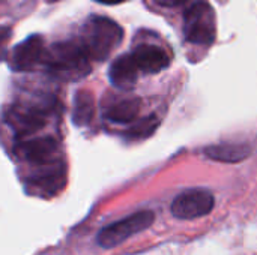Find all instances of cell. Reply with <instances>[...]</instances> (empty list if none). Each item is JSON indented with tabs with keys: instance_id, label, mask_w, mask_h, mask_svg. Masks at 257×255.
Wrapping results in <instances>:
<instances>
[{
	"instance_id": "1",
	"label": "cell",
	"mask_w": 257,
	"mask_h": 255,
	"mask_svg": "<svg viewBox=\"0 0 257 255\" xmlns=\"http://www.w3.org/2000/svg\"><path fill=\"white\" fill-rule=\"evenodd\" d=\"M47 72L62 81H78L90 72V57L81 42L63 41L53 44L44 54Z\"/></svg>"
},
{
	"instance_id": "2",
	"label": "cell",
	"mask_w": 257,
	"mask_h": 255,
	"mask_svg": "<svg viewBox=\"0 0 257 255\" xmlns=\"http://www.w3.org/2000/svg\"><path fill=\"white\" fill-rule=\"evenodd\" d=\"M123 29L111 18L93 15L83 27V41L87 54L96 62H104L122 44Z\"/></svg>"
},
{
	"instance_id": "3",
	"label": "cell",
	"mask_w": 257,
	"mask_h": 255,
	"mask_svg": "<svg viewBox=\"0 0 257 255\" xmlns=\"http://www.w3.org/2000/svg\"><path fill=\"white\" fill-rule=\"evenodd\" d=\"M185 39L196 45L211 47L217 38V17L212 6L206 2H197L188 8L184 15Z\"/></svg>"
},
{
	"instance_id": "4",
	"label": "cell",
	"mask_w": 257,
	"mask_h": 255,
	"mask_svg": "<svg viewBox=\"0 0 257 255\" xmlns=\"http://www.w3.org/2000/svg\"><path fill=\"white\" fill-rule=\"evenodd\" d=\"M155 221V215L152 210H140L136 212L117 222H113L107 227H104L98 236L96 242L101 248L110 249L114 246L122 245L125 240L133 237L134 234H139L149 228Z\"/></svg>"
},
{
	"instance_id": "5",
	"label": "cell",
	"mask_w": 257,
	"mask_h": 255,
	"mask_svg": "<svg viewBox=\"0 0 257 255\" xmlns=\"http://www.w3.org/2000/svg\"><path fill=\"white\" fill-rule=\"evenodd\" d=\"M214 195L206 189H190L179 194L172 203V215L178 219H197L212 212Z\"/></svg>"
},
{
	"instance_id": "6",
	"label": "cell",
	"mask_w": 257,
	"mask_h": 255,
	"mask_svg": "<svg viewBox=\"0 0 257 255\" xmlns=\"http://www.w3.org/2000/svg\"><path fill=\"white\" fill-rule=\"evenodd\" d=\"M45 54L44 38L41 35H30L14 47L9 57V66L15 72H27L42 63Z\"/></svg>"
},
{
	"instance_id": "7",
	"label": "cell",
	"mask_w": 257,
	"mask_h": 255,
	"mask_svg": "<svg viewBox=\"0 0 257 255\" xmlns=\"http://www.w3.org/2000/svg\"><path fill=\"white\" fill-rule=\"evenodd\" d=\"M57 141L51 137H39L29 141H24L20 144L18 150L23 159L44 167L57 162L56 153H57Z\"/></svg>"
},
{
	"instance_id": "8",
	"label": "cell",
	"mask_w": 257,
	"mask_h": 255,
	"mask_svg": "<svg viewBox=\"0 0 257 255\" xmlns=\"http://www.w3.org/2000/svg\"><path fill=\"white\" fill-rule=\"evenodd\" d=\"M133 60L137 65L140 72L145 74H157L169 68L170 65V56L167 51L158 45L152 44H143L139 45L133 53Z\"/></svg>"
},
{
	"instance_id": "9",
	"label": "cell",
	"mask_w": 257,
	"mask_h": 255,
	"mask_svg": "<svg viewBox=\"0 0 257 255\" xmlns=\"http://www.w3.org/2000/svg\"><path fill=\"white\" fill-rule=\"evenodd\" d=\"M47 114L48 108L41 107H29V108H20L14 111L12 117V126L18 137H24L33 132H38L42 129L47 123Z\"/></svg>"
},
{
	"instance_id": "10",
	"label": "cell",
	"mask_w": 257,
	"mask_h": 255,
	"mask_svg": "<svg viewBox=\"0 0 257 255\" xmlns=\"http://www.w3.org/2000/svg\"><path fill=\"white\" fill-rule=\"evenodd\" d=\"M139 74L140 71L137 65L134 63L133 56L130 53V54H123L114 59L108 71V78L114 87L122 89V90H130L136 86Z\"/></svg>"
},
{
	"instance_id": "11",
	"label": "cell",
	"mask_w": 257,
	"mask_h": 255,
	"mask_svg": "<svg viewBox=\"0 0 257 255\" xmlns=\"http://www.w3.org/2000/svg\"><path fill=\"white\" fill-rule=\"evenodd\" d=\"M205 155L218 162H226V164H236L244 159H247L251 153V147L244 143H221V144H214L206 147Z\"/></svg>"
},
{
	"instance_id": "12",
	"label": "cell",
	"mask_w": 257,
	"mask_h": 255,
	"mask_svg": "<svg viewBox=\"0 0 257 255\" xmlns=\"http://www.w3.org/2000/svg\"><path fill=\"white\" fill-rule=\"evenodd\" d=\"M142 107L139 98H125L113 102L104 113L107 120L113 123H134Z\"/></svg>"
},
{
	"instance_id": "13",
	"label": "cell",
	"mask_w": 257,
	"mask_h": 255,
	"mask_svg": "<svg viewBox=\"0 0 257 255\" xmlns=\"http://www.w3.org/2000/svg\"><path fill=\"white\" fill-rule=\"evenodd\" d=\"M29 183L42 194H56L65 185V168L59 167V162H56L48 168V171L33 177Z\"/></svg>"
},
{
	"instance_id": "14",
	"label": "cell",
	"mask_w": 257,
	"mask_h": 255,
	"mask_svg": "<svg viewBox=\"0 0 257 255\" xmlns=\"http://www.w3.org/2000/svg\"><path fill=\"white\" fill-rule=\"evenodd\" d=\"M95 114V101L89 90H78L74 98L72 120L77 126H86L90 123Z\"/></svg>"
},
{
	"instance_id": "15",
	"label": "cell",
	"mask_w": 257,
	"mask_h": 255,
	"mask_svg": "<svg viewBox=\"0 0 257 255\" xmlns=\"http://www.w3.org/2000/svg\"><path fill=\"white\" fill-rule=\"evenodd\" d=\"M160 120L157 116H148L139 122H134L133 126L126 131V137L131 140H143L148 138L149 135H152L155 132V129L158 128Z\"/></svg>"
},
{
	"instance_id": "16",
	"label": "cell",
	"mask_w": 257,
	"mask_h": 255,
	"mask_svg": "<svg viewBox=\"0 0 257 255\" xmlns=\"http://www.w3.org/2000/svg\"><path fill=\"white\" fill-rule=\"evenodd\" d=\"M11 38V30L9 27H0V59H3L5 54V47L8 39Z\"/></svg>"
},
{
	"instance_id": "17",
	"label": "cell",
	"mask_w": 257,
	"mask_h": 255,
	"mask_svg": "<svg viewBox=\"0 0 257 255\" xmlns=\"http://www.w3.org/2000/svg\"><path fill=\"white\" fill-rule=\"evenodd\" d=\"M185 2L187 0H155V3H158L160 6H164V8H175V6H179Z\"/></svg>"
},
{
	"instance_id": "18",
	"label": "cell",
	"mask_w": 257,
	"mask_h": 255,
	"mask_svg": "<svg viewBox=\"0 0 257 255\" xmlns=\"http://www.w3.org/2000/svg\"><path fill=\"white\" fill-rule=\"evenodd\" d=\"M98 3H102V5H120L123 3L125 0H95Z\"/></svg>"
},
{
	"instance_id": "19",
	"label": "cell",
	"mask_w": 257,
	"mask_h": 255,
	"mask_svg": "<svg viewBox=\"0 0 257 255\" xmlns=\"http://www.w3.org/2000/svg\"><path fill=\"white\" fill-rule=\"evenodd\" d=\"M50 3H54V2H59V0H48Z\"/></svg>"
},
{
	"instance_id": "20",
	"label": "cell",
	"mask_w": 257,
	"mask_h": 255,
	"mask_svg": "<svg viewBox=\"0 0 257 255\" xmlns=\"http://www.w3.org/2000/svg\"><path fill=\"white\" fill-rule=\"evenodd\" d=\"M3 3H5V0H0V6H2Z\"/></svg>"
}]
</instances>
